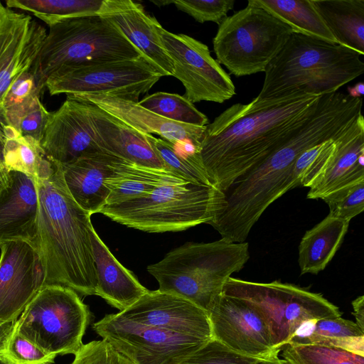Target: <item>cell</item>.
<instances>
[{
	"label": "cell",
	"instance_id": "1",
	"mask_svg": "<svg viewBox=\"0 0 364 364\" xmlns=\"http://www.w3.org/2000/svg\"><path fill=\"white\" fill-rule=\"evenodd\" d=\"M322 95L236 103L205 127L199 158L213 186L232 183L288 139L316 111Z\"/></svg>",
	"mask_w": 364,
	"mask_h": 364
},
{
	"label": "cell",
	"instance_id": "2",
	"mask_svg": "<svg viewBox=\"0 0 364 364\" xmlns=\"http://www.w3.org/2000/svg\"><path fill=\"white\" fill-rule=\"evenodd\" d=\"M356 117L344 95H322L314 114L288 139L232 183L224 193L225 208L208 224L223 239L245 242L270 204L293 189L291 169L297 157L312 146L336 139Z\"/></svg>",
	"mask_w": 364,
	"mask_h": 364
},
{
	"label": "cell",
	"instance_id": "3",
	"mask_svg": "<svg viewBox=\"0 0 364 364\" xmlns=\"http://www.w3.org/2000/svg\"><path fill=\"white\" fill-rule=\"evenodd\" d=\"M35 180L38 195L36 246L45 268L46 285L59 284L81 295H95L91 215L72 198L59 165L55 164L49 177Z\"/></svg>",
	"mask_w": 364,
	"mask_h": 364
},
{
	"label": "cell",
	"instance_id": "4",
	"mask_svg": "<svg viewBox=\"0 0 364 364\" xmlns=\"http://www.w3.org/2000/svg\"><path fill=\"white\" fill-rule=\"evenodd\" d=\"M362 56L348 48L293 33L267 65L255 100L337 92L363 73Z\"/></svg>",
	"mask_w": 364,
	"mask_h": 364
},
{
	"label": "cell",
	"instance_id": "5",
	"mask_svg": "<svg viewBox=\"0 0 364 364\" xmlns=\"http://www.w3.org/2000/svg\"><path fill=\"white\" fill-rule=\"evenodd\" d=\"M250 256L246 242L221 238L187 242L147 270L157 280L159 290L181 296L208 313L227 280L245 267Z\"/></svg>",
	"mask_w": 364,
	"mask_h": 364
},
{
	"label": "cell",
	"instance_id": "6",
	"mask_svg": "<svg viewBox=\"0 0 364 364\" xmlns=\"http://www.w3.org/2000/svg\"><path fill=\"white\" fill-rule=\"evenodd\" d=\"M49 28L31 68L41 96L48 78L62 68L143 56L116 26L100 14L65 19Z\"/></svg>",
	"mask_w": 364,
	"mask_h": 364
},
{
	"label": "cell",
	"instance_id": "7",
	"mask_svg": "<svg viewBox=\"0 0 364 364\" xmlns=\"http://www.w3.org/2000/svg\"><path fill=\"white\" fill-rule=\"evenodd\" d=\"M225 207V193L213 186L167 184L151 193L99 212L112 220L147 232H177L208 224Z\"/></svg>",
	"mask_w": 364,
	"mask_h": 364
},
{
	"label": "cell",
	"instance_id": "8",
	"mask_svg": "<svg viewBox=\"0 0 364 364\" xmlns=\"http://www.w3.org/2000/svg\"><path fill=\"white\" fill-rule=\"evenodd\" d=\"M223 293L242 300L259 314L278 353L304 323L342 316L339 309L322 294L278 280L255 282L230 277Z\"/></svg>",
	"mask_w": 364,
	"mask_h": 364
},
{
	"label": "cell",
	"instance_id": "9",
	"mask_svg": "<svg viewBox=\"0 0 364 364\" xmlns=\"http://www.w3.org/2000/svg\"><path fill=\"white\" fill-rule=\"evenodd\" d=\"M292 33L287 24L247 2L218 26L213 50L219 64L235 77L264 73Z\"/></svg>",
	"mask_w": 364,
	"mask_h": 364
},
{
	"label": "cell",
	"instance_id": "10",
	"mask_svg": "<svg viewBox=\"0 0 364 364\" xmlns=\"http://www.w3.org/2000/svg\"><path fill=\"white\" fill-rule=\"evenodd\" d=\"M90 316L73 289L46 284L26 306L14 329L47 353L75 355L83 344Z\"/></svg>",
	"mask_w": 364,
	"mask_h": 364
},
{
	"label": "cell",
	"instance_id": "11",
	"mask_svg": "<svg viewBox=\"0 0 364 364\" xmlns=\"http://www.w3.org/2000/svg\"><path fill=\"white\" fill-rule=\"evenodd\" d=\"M162 77L143 56L62 68L46 82L50 95L106 94L139 102Z\"/></svg>",
	"mask_w": 364,
	"mask_h": 364
},
{
	"label": "cell",
	"instance_id": "12",
	"mask_svg": "<svg viewBox=\"0 0 364 364\" xmlns=\"http://www.w3.org/2000/svg\"><path fill=\"white\" fill-rule=\"evenodd\" d=\"M92 328L133 364H178L209 341L138 323L118 313L105 315Z\"/></svg>",
	"mask_w": 364,
	"mask_h": 364
},
{
	"label": "cell",
	"instance_id": "13",
	"mask_svg": "<svg viewBox=\"0 0 364 364\" xmlns=\"http://www.w3.org/2000/svg\"><path fill=\"white\" fill-rule=\"evenodd\" d=\"M162 45L171 58L173 73L184 88L183 95L191 103L208 101L223 103L235 95L229 74L214 59L208 47L183 33H173L157 27Z\"/></svg>",
	"mask_w": 364,
	"mask_h": 364
},
{
	"label": "cell",
	"instance_id": "14",
	"mask_svg": "<svg viewBox=\"0 0 364 364\" xmlns=\"http://www.w3.org/2000/svg\"><path fill=\"white\" fill-rule=\"evenodd\" d=\"M0 248V320L15 322L46 285V271L33 243L11 241Z\"/></svg>",
	"mask_w": 364,
	"mask_h": 364
},
{
	"label": "cell",
	"instance_id": "15",
	"mask_svg": "<svg viewBox=\"0 0 364 364\" xmlns=\"http://www.w3.org/2000/svg\"><path fill=\"white\" fill-rule=\"evenodd\" d=\"M208 315L213 338L230 349L259 359L279 355L265 322L242 300L222 293Z\"/></svg>",
	"mask_w": 364,
	"mask_h": 364
},
{
	"label": "cell",
	"instance_id": "16",
	"mask_svg": "<svg viewBox=\"0 0 364 364\" xmlns=\"http://www.w3.org/2000/svg\"><path fill=\"white\" fill-rule=\"evenodd\" d=\"M118 314L136 323L172 333L207 341L213 338L208 313L172 293L148 290L134 304Z\"/></svg>",
	"mask_w": 364,
	"mask_h": 364
},
{
	"label": "cell",
	"instance_id": "17",
	"mask_svg": "<svg viewBox=\"0 0 364 364\" xmlns=\"http://www.w3.org/2000/svg\"><path fill=\"white\" fill-rule=\"evenodd\" d=\"M46 35L31 16L0 2V106L11 85L32 68Z\"/></svg>",
	"mask_w": 364,
	"mask_h": 364
},
{
	"label": "cell",
	"instance_id": "18",
	"mask_svg": "<svg viewBox=\"0 0 364 364\" xmlns=\"http://www.w3.org/2000/svg\"><path fill=\"white\" fill-rule=\"evenodd\" d=\"M67 97L90 102L141 133L155 134L182 146L184 152L199 153L206 126L171 121L141 107L138 102L106 94H82Z\"/></svg>",
	"mask_w": 364,
	"mask_h": 364
},
{
	"label": "cell",
	"instance_id": "19",
	"mask_svg": "<svg viewBox=\"0 0 364 364\" xmlns=\"http://www.w3.org/2000/svg\"><path fill=\"white\" fill-rule=\"evenodd\" d=\"M41 146L47 159L59 165L104 152L93 139L85 103L69 97L50 112Z\"/></svg>",
	"mask_w": 364,
	"mask_h": 364
},
{
	"label": "cell",
	"instance_id": "20",
	"mask_svg": "<svg viewBox=\"0 0 364 364\" xmlns=\"http://www.w3.org/2000/svg\"><path fill=\"white\" fill-rule=\"evenodd\" d=\"M100 16L110 21L163 76H172L173 62L163 47L159 21L132 0H103Z\"/></svg>",
	"mask_w": 364,
	"mask_h": 364
},
{
	"label": "cell",
	"instance_id": "21",
	"mask_svg": "<svg viewBox=\"0 0 364 364\" xmlns=\"http://www.w3.org/2000/svg\"><path fill=\"white\" fill-rule=\"evenodd\" d=\"M38 195L36 180L10 171L0 188V245L25 240L36 245Z\"/></svg>",
	"mask_w": 364,
	"mask_h": 364
},
{
	"label": "cell",
	"instance_id": "22",
	"mask_svg": "<svg viewBox=\"0 0 364 364\" xmlns=\"http://www.w3.org/2000/svg\"><path fill=\"white\" fill-rule=\"evenodd\" d=\"M94 140L105 153L140 166L165 168L152 145V134L141 133L101 108L85 101Z\"/></svg>",
	"mask_w": 364,
	"mask_h": 364
},
{
	"label": "cell",
	"instance_id": "23",
	"mask_svg": "<svg viewBox=\"0 0 364 364\" xmlns=\"http://www.w3.org/2000/svg\"><path fill=\"white\" fill-rule=\"evenodd\" d=\"M333 159L320 181L309 188L307 198L323 199L346 187L364 181V119L360 114L336 139Z\"/></svg>",
	"mask_w": 364,
	"mask_h": 364
},
{
	"label": "cell",
	"instance_id": "24",
	"mask_svg": "<svg viewBox=\"0 0 364 364\" xmlns=\"http://www.w3.org/2000/svg\"><path fill=\"white\" fill-rule=\"evenodd\" d=\"M117 156L98 152L59 165L65 186L77 204L90 215L106 205L109 191L106 181L112 175Z\"/></svg>",
	"mask_w": 364,
	"mask_h": 364
},
{
	"label": "cell",
	"instance_id": "25",
	"mask_svg": "<svg viewBox=\"0 0 364 364\" xmlns=\"http://www.w3.org/2000/svg\"><path fill=\"white\" fill-rule=\"evenodd\" d=\"M90 240L97 275L95 295L122 311L137 301L148 289L115 258L93 225Z\"/></svg>",
	"mask_w": 364,
	"mask_h": 364
},
{
	"label": "cell",
	"instance_id": "26",
	"mask_svg": "<svg viewBox=\"0 0 364 364\" xmlns=\"http://www.w3.org/2000/svg\"><path fill=\"white\" fill-rule=\"evenodd\" d=\"M186 182L188 181L168 169L143 166L116 157L112 173L106 181L109 191L106 205L146 196L161 186Z\"/></svg>",
	"mask_w": 364,
	"mask_h": 364
},
{
	"label": "cell",
	"instance_id": "27",
	"mask_svg": "<svg viewBox=\"0 0 364 364\" xmlns=\"http://www.w3.org/2000/svg\"><path fill=\"white\" fill-rule=\"evenodd\" d=\"M350 221L330 213L307 230L299 245L301 274H317L323 270L340 248Z\"/></svg>",
	"mask_w": 364,
	"mask_h": 364
},
{
	"label": "cell",
	"instance_id": "28",
	"mask_svg": "<svg viewBox=\"0 0 364 364\" xmlns=\"http://www.w3.org/2000/svg\"><path fill=\"white\" fill-rule=\"evenodd\" d=\"M337 44L364 55V0H312Z\"/></svg>",
	"mask_w": 364,
	"mask_h": 364
},
{
	"label": "cell",
	"instance_id": "29",
	"mask_svg": "<svg viewBox=\"0 0 364 364\" xmlns=\"http://www.w3.org/2000/svg\"><path fill=\"white\" fill-rule=\"evenodd\" d=\"M247 2L264 9L290 27L294 33L337 44L312 0H249Z\"/></svg>",
	"mask_w": 364,
	"mask_h": 364
},
{
	"label": "cell",
	"instance_id": "30",
	"mask_svg": "<svg viewBox=\"0 0 364 364\" xmlns=\"http://www.w3.org/2000/svg\"><path fill=\"white\" fill-rule=\"evenodd\" d=\"M7 172H22L36 179L49 177L55 170V164L48 160L41 144L33 139L23 136L9 126L4 153Z\"/></svg>",
	"mask_w": 364,
	"mask_h": 364
},
{
	"label": "cell",
	"instance_id": "31",
	"mask_svg": "<svg viewBox=\"0 0 364 364\" xmlns=\"http://www.w3.org/2000/svg\"><path fill=\"white\" fill-rule=\"evenodd\" d=\"M103 0H7L9 9L33 14L48 26L72 18L98 14Z\"/></svg>",
	"mask_w": 364,
	"mask_h": 364
},
{
	"label": "cell",
	"instance_id": "32",
	"mask_svg": "<svg viewBox=\"0 0 364 364\" xmlns=\"http://www.w3.org/2000/svg\"><path fill=\"white\" fill-rule=\"evenodd\" d=\"M138 104L171 121L193 126L208 124V117L183 96L165 92L147 95Z\"/></svg>",
	"mask_w": 364,
	"mask_h": 364
},
{
	"label": "cell",
	"instance_id": "33",
	"mask_svg": "<svg viewBox=\"0 0 364 364\" xmlns=\"http://www.w3.org/2000/svg\"><path fill=\"white\" fill-rule=\"evenodd\" d=\"M336 147V139H328L303 151L292 166L293 188L299 186L311 188L316 186L330 164Z\"/></svg>",
	"mask_w": 364,
	"mask_h": 364
},
{
	"label": "cell",
	"instance_id": "34",
	"mask_svg": "<svg viewBox=\"0 0 364 364\" xmlns=\"http://www.w3.org/2000/svg\"><path fill=\"white\" fill-rule=\"evenodd\" d=\"M281 351L286 364H364V356L319 344L289 343Z\"/></svg>",
	"mask_w": 364,
	"mask_h": 364
},
{
	"label": "cell",
	"instance_id": "35",
	"mask_svg": "<svg viewBox=\"0 0 364 364\" xmlns=\"http://www.w3.org/2000/svg\"><path fill=\"white\" fill-rule=\"evenodd\" d=\"M150 140L167 169L188 182L213 186L200 160L199 153H180L175 144L152 135Z\"/></svg>",
	"mask_w": 364,
	"mask_h": 364
},
{
	"label": "cell",
	"instance_id": "36",
	"mask_svg": "<svg viewBox=\"0 0 364 364\" xmlns=\"http://www.w3.org/2000/svg\"><path fill=\"white\" fill-rule=\"evenodd\" d=\"M8 122L21 135L41 144L50 112L38 96L9 109H4Z\"/></svg>",
	"mask_w": 364,
	"mask_h": 364
},
{
	"label": "cell",
	"instance_id": "37",
	"mask_svg": "<svg viewBox=\"0 0 364 364\" xmlns=\"http://www.w3.org/2000/svg\"><path fill=\"white\" fill-rule=\"evenodd\" d=\"M56 355L49 354L13 328L0 358L8 364H53Z\"/></svg>",
	"mask_w": 364,
	"mask_h": 364
},
{
	"label": "cell",
	"instance_id": "38",
	"mask_svg": "<svg viewBox=\"0 0 364 364\" xmlns=\"http://www.w3.org/2000/svg\"><path fill=\"white\" fill-rule=\"evenodd\" d=\"M364 332L355 322L341 317L313 320L304 323L289 343H299L309 337L327 338L361 336Z\"/></svg>",
	"mask_w": 364,
	"mask_h": 364
},
{
	"label": "cell",
	"instance_id": "39",
	"mask_svg": "<svg viewBox=\"0 0 364 364\" xmlns=\"http://www.w3.org/2000/svg\"><path fill=\"white\" fill-rule=\"evenodd\" d=\"M261 360L238 353L212 338L178 364H257Z\"/></svg>",
	"mask_w": 364,
	"mask_h": 364
},
{
	"label": "cell",
	"instance_id": "40",
	"mask_svg": "<svg viewBox=\"0 0 364 364\" xmlns=\"http://www.w3.org/2000/svg\"><path fill=\"white\" fill-rule=\"evenodd\" d=\"M322 200L328 204L331 215L350 221L364 210V181L337 191Z\"/></svg>",
	"mask_w": 364,
	"mask_h": 364
},
{
	"label": "cell",
	"instance_id": "41",
	"mask_svg": "<svg viewBox=\"0 0 364 364\" xmlns=\"http://www.w3.org/2000/svg\"><path fill=\"white\" fill-rule=\"evenodd\" d=\"M235 0H173L176 8L188 14L196 21H212L218 24L234 8Z\"/></svg>",
	"mask_w": 364,
	"mask_h": 364
},
{
	"label": "cell",
	"instance_id": "42",
	"mask_svg": "<svg viewBox=\"0 0 364 364\" xmlns=\"http://www.w3.org/2000/svg\"><path fill=\"white\" fill-rule=\"evenodd\" d=\"M70 364H133L108 342L102 339L82 344Z\"/></svg>",
	"mask_w": 364,
	"mask_h": 364
},
{
	"label": "cell",
	"instance_id": "43",
	"mask_svg": "<svg viewBox=\"0 0 364 364\" xmlns=\"http://www.w3.org/2000/svg\"><path fill=\"white\" fill-rule=\"evenodd\" d=\"M36 96L41 97L34 75L30 69L23 73L9 87L4 100V108L11 109Z\"/></svg>",
	"mask_w": 364,
	"mask_h": 364
},
{
	"label": "cell",
	"instance_id": "44",
	"mask_svg": "<svg viewBox=\"0 0 364 364\" xmlns=\"http://www.w3.org/2000/svg\"><path fill=\"white\" fill-rule=\"evenodd\" d=\"M296 343H312L339 348L364 356V336L327 338L309 337Z\"/></svg>",
	"mask_w": 364,
	"mask_h": 364
},
{
	"label": "cell",
	"instance_id": "45",
	"mask_svg": "<svg viewBox=\"0 0 364 364\" xmlns=\"http://www.w3.org/2000/svg\"><path fill=\"white\" fill-rule=\"evenodd\" d=\"M10 124L8 122L3 105L0 106V183H5L7 171L4 165V153L7 139L8 129Z\"/></svg>",
	"mask_w": 364,
	"mask_h": 364
},
{
	"label": "cell",
	"instance_id": "46",
	"mask_svg": "<svg viewBox=\"0 0 364 364\" xmlns=\"http://www.w3.org/2000/svg\"><path fill=\"white\" fill-rule=\"evenodd\" d=\"M353 314L355 323L364 332V296H360L352 301Z\"/></svg>",
	"mask_w": 364,
	"mask_h": 364
},
{
	"label": "cell",
	"instance_id": "47",
	"mask_svg": "<svg viewBox=\"0 0 364 364\" xmlns=\"http://www.w3.org/2000/svg\"><path fill=\"white\" fill-rule=\"evenodd\" d=\"M15 322H5L0 320V352L11 334Z\"/></svg>",
	"mask_w": 364,
	"mask_h": 364
},
{
	"label": "cell",
	"instance_id": "48",
	"mask_svg": "<svg viewBox=\"0 0 364 364\" xmlns=\"http://www.w3.org/2000/svg\"><path fill=\"white\" fill-rule=\"evenodd\" d=\"M348 95L353 98H360L364 94V84L362 82H359L355 84L353 86H349L347 87Z\"/></svg>",
	"mask_w": 364,
	"mask_h": 364
},
{
	"label": "cell",
	"instance_id": "49",
	"mask_svg": "<svg viewBox=\"0 0 364 364\" xmlns=\"http://www.w3.org/2000/svg\"><path fill=\"white\" fill-rule=\"evenodd\" d=\"M257 364H286L285 362L279 358V355L272 358L262 359Z\"/></svg>",
	"mask_w": 364,
	"mask_h": 364
},
{
	"label": "cell",
	"instance_id": "50",
	"mask_svg": "<svg viewBox=\"0 0 364 364\" xmlns=\"http://www.w3.org/2000/svg\"><path fill=\"white\" fill-rule=\"evenodd\" d=\"M152 3H154V4L159 6H166L167 4H173V0H163V1H154V0H150Z\"/></svg>",
	"mask_w": 364,
	"mask_h": 364
},
{
	"label": "cell",
	"instance_id": "51",
	"mask_svg": "<svg viewBox=\"0 0 364 364\" xmlns=\"http://www.w3.org/2000/svg\"><path fill=\"white\" fill-rule=\"evenodd\" d=\"M0 364H8L5 361H4L2 359H0Z\"/></svg>",
	"mask_w": 364,
	"mask_h": 364
},
{
	"label": "cell",
	"instance_id": "52",
	"mask_svg": "<svg viewBox=\"0 0 364 364\" xmlns=\"http://www.w3.org/2000/svg\"><path fill=\"white\" fill-rule=\"evenodd\" d=\"M3 185L0 183V188Z\"/></svg>",
	"mask_w": 364,
	"mask_h": 364
},
{
	"label": "cell",
	"instance_id": "53",
	"mask_svg": "<svg viewBox=\"0 0 364 364\" xmlns=\"http://www.w3.org/2000/svg\"><path fill=\"white\" fill-rule=\"evenodd\" d=\"M0 359H1V358H0Z\"/></svg>",
	"mask_w": 364,
	"mask_h": 364
}]
</instances>
